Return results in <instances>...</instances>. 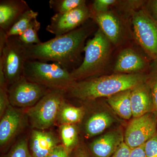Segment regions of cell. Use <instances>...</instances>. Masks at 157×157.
Returning <instances> with one entry per match:
<instances>
[{"instance_id": "cell-1", "label": "cell", "mask_w": 157, "mask_h": 157, "mask_svg": "<svg viewBox=\"0 0 157 157\" xmlns=\"http://www.w3.org/2000/svg\"><path fill=\"white\" fill-rule=\"evenodd\" d=\"M94 29L93 22L88 20L67 33L38 45H25L29 60L53 62L72 72L78 67L86 41Z\"/></svg>"}, {"instance_id": "cell-2", "label": "cell", "mask_w": 157, "mask_h": 157, "mask_svg": "<svg viewBox=\"0 0 157 157\" xmlns=\"http://www.w3.org/2000/svg\"><path fill=\"white\" fill-rule=\"evenodd\" d=\"M147 74L113 73L76 81L65 94L82 102L95 101L134 88L146 81Z\"/></svg>"}, {"instance_id": "cell-3", "label": "cell", "mask_w": 157, "mask_h": 157, "mask_svg": "<svg viewBox=\"0 0 157 157\" xmlns=\"http://www.w3.org/2000/svg\"><path fill=\"white\" fill-rule=\"evenodd\" d=\"M113 45L98 29L93 38L86 43L82 63L70 72L74 80L79 81L103 76L110 62Z\"/></svg>"}, {"instance_id": "cell-4", "label": "cell", "mask_w": 157, "mask_h": 157, "mask_svg": "<svg viewBox=\"0 0 157 157\" xmlns=\"http://www.w3.org/2000/svg\"><path fill=\"white\" fill-rule=\"evenodd\" d=\"M23 76L29 81L49 90L65 93L76 82L70 71L57 63H48L33 60H28L26 63Z\"/></svg>"}, {"instance_id": "cell-5", "label": "cell", "mask_w": 157, "mask_h": 157, "mask_svg": "<svg viewBox=\"0 0 157 157\" xmlns=\"http://www.w3.org/2000/svg\"><path fill=\"white\" fill-rule=\"evenodd\" d=\"M28 60L25 45L17 36L0 39V68L2 69L8 86L23 76Z\"/></svg>"}, {"instance_id": "cell-6", "label": "cell", "mask_w": 157, "mask_h": 157, "mask_svg": "<svg viewBox=\"0 0 157 157\" xmlns=\"http://www.w3.org/2000/svg\"><path fill=\"white\" fill-rule=\"evenodd\" d=\"M65 94L62 91L51 90L27 109V114L33 128L43 131L53 125L58 120Z\"/></svg>"}, {"instance_id": "cell-7", "label": "cell", "mask_w": 157, "mask_h": 157, "mask_svg": "<svg viewBox=\"0 0 157 157\" xmlns=\"http://www.w3.org/2000/svg\"><path fill=\"white\" fill-rule=\"evenodd\" d=\"M133 36L152 62H157V22L145 6L132 17Z\"/></svg>"}, {"instance_id": "cell-8", "label": "cell", "mask_w": 157, "mask_h": 157, "mask_svg": "<svg viewBox=\"0 0 157 157\" xmlns=\"http://www.w3.org/2000/svg\"><path fill=\"white\" fill-rule=\"evenodd\" d=\"M157 133V119L152 113L133 118L124 133V142L132 149L142 146Z\"/></svg>"}, {"instance_id": "cell-9", "label": "cell", "mask_w": 157, "mask_h": 157, "mask_svg": "<svg viewBox=\"0 0 157 157\" xmlns=\"http://www.w3.org/2000/svg\"><path fill=\"white\" fill-rule=\"evenodd\" d=\"M91 19L113 46L121 45L128 39L129 29L127 20L115 11L109 10L103 13L92 12Z\"/></svg>"}, {"instance_id": "cell-10", "label": "cell", "mask_w": 157, "mask_h": 157, "mask_svg": "<svg viewBox=\"0 0 157 157\" xmlns=\"http://www.w3.org/2000/svg\"><path fill=\"white\" fill-rule=\"evenodd\" d=\"M92 16L90 7L84 4L65 14L56 13L51 18L46 30L55 37L59 36L81 26L91 19Z\"/></svg>"}, {"instance_id": "cell-11", "label": "cell", "mask_w": 157, "mask_h": 157, "mask_svg": "<svg viewBox=\"0 0 157 157\" xmlns=\"http://www.w3.org/2000/svg\"><path fill=\"white\" fill-rule=\"evenodd\" d=\"M9 102L13 107H32L51 90L26 79L23 76L9 88Z\"/></svg>"}, {"instance_id": "cell-12", "label": "cell", "mask_w": 157, "mask_h": 157, "mask_svg": "<svg viewBox=\"0 0 157 157\" xmlns=\"http://www.w3.org/2000/svg\"><path fill=\"white\" fill-rule=\"evenodd\" d=\"M148 59L133 48H124L119 52L117 58L113 68L114 73H144L147 70L149 71L150 68L151 64Z\"/></svg>"}, {"instance_id": "cell-13", "label": "cell", "mask_w": 157, "mask_h": 157, "mask_svg": "<svg viewBox=\"0 0 157 157\" xmlns=\"http://www.w3.org/2000/svg\"><path fill=\"white\" fill-rule=\"evenodd\" d=\"M123 142L121 129H113L95 139L87 150L90 157H111Z\"/></svg>"}, {"instance_id": "cell-14", "label": "cell", "mask_w": 157, "mask_h": 157, "mask_svg": "<svg viewBox=\"0 0 157 157\" xmlns=\"http://www.w3.org/2000/svg\"><path fill=\"white\" fill-rule=\"evenodd\" d=\"M59 143L58 138L53 133L34 129L29 147L32 157H48Z\"/></svg>"}, {"instance_id": "cell-15", "label": "cell", "mask_w": 157, "mask_h": 157, "mask_svg": "<svg viewBox=\"0 0 157 157\" xmlns=\"http://www.w3.org/2000/svg\"><path fill=\"white\" fill-rule=\"evenodd\" d=\"M22 114L11 104L9 106L0 121V145L9 143L17 135L23 122Z\"/></svg>"}, {"instance_id": "cell-16", "label": "cell", "mask_w": 157, "mask_h": 157, "mask_svg": "<svg viewBox=\"0 0 157 157\" xmlns=\"http://www.w3.org/2000/svg\"><path fill=\"white\" fill-rule=\"evenodd\" d=\"M24 0H2L0 2V29L6 33L24 13L29 9Z\"/></svg>"}, {"instance_id": "cell-17", "label": "cell", "mask_w": 157, "mask_h": 157, "mask_svg": "<svg viewBox=\"0 0 157 157\" xmlns=\"http://www.w3.org/2000/svg\"><path fill=\"white\" fill-rule=\"evenodd\" d=\"M131 103L133 118L153 112L152 98L146 81L131 90Z\"/></svg>"}, {"instance_id": "cell-18", "label": "cell", "mask_w": 157, "mask_h": 157, "mask_svg": "<svg viewBox=\"0 0 157 157\" xmlns=\"http://www.w3.org/2000/svg\"><path fill=\"white\" fill-rule=\"evenodd\" d=\"M116 122L114 115L107 110H101L93 113L85 124V133L87 138L94 137L103 133Z\"/></svg>"}, {"instance_id": "cell-19", "label": "cell", "mask_w": 157, "mask_h": 157, "mask_svg": "<svg viewBox=\"0 0 157 157\" xmlns=\"http://www.w3.org/2000/svg\"><path fill=\"white\" fill-rule=\"evenodd\" d=\"M131 90L122 91L106 98L108 106L119 117L125 120L132 117Z\"/></svg>"}, {"instance_id": "cell-20", "label": "cell", "mask_w": 157, "mask_h": 157, "mask_svg": "<svg viewBox=\"0 0 157 157\" xmlns=\"http://www.w3.org/2000/svg\"><path fill=\"white\" fill-rule=\"evenodd\" d=\"M85 114V109L82 107H77L64 101L62 105L58 120L61 124H76L83 119Z\"/></svg>"}, {"instance_id": "cell-21", "label": "cell", "mask_w": 157, "mask_h": 157, "mask_svg": "<svg viewBox=\"0 0 157 157\" xmlns=\"http://www.w3.org/2000/svg\"><path fill=\"white\" fill-rule=\"evenodd\" d=\"M38 13L29 9L27 10L17 21L6 33V38L13 36H18L23 33L33 20L36 19Z\"/></svg>"}, {"instance_id": "cell-22", "label": "cell", "mask_w": 157, "mask_h": 157, "mask_svg": "<svg viewBox=\"0 0 157 157\" xmlns=\"http://www.w3.org/2000/svg\"><path fill=\"white\" fill-rule=\"evenodd\" d=\"M59 131L62 144L71 152L78 145L77 127L75 124H61Z\"/></svg>"}, {"instance_id": "cell-23", "label": "cell", "mask_w": 157, "mask_h": 157, "mask_svg": "<svg viewBox=\"0 0 157 157\" xmlns=\"http://www.w3.org/2000/svg\"><path fill=\"white\" fill-rule=\"evenodd\" d=\"M146 1L141 0H125L117 1L114 5L117 13L125 19L132 17L136 11L140 10L146 4Z\"/></svg>"}, {"instance_id": "cell-24", "label": "cell", "mask_w": 157, "mask_h": 157, "mask_svg": "<svg viewBox=\"0 0 157 157\" xmlns=\"http://www.w3.org/2000/svg\"><path fill=\"white\" fill-rule=\"evenodd\" d=\"M41 23L37 18L33 20L26 30L17 36L20 41L26 46L38 45L42 43L38 35Z\"/></svg>"}, {"instance_id": "cell-25", "label": "cell", "mask_w": 157, "mask_h": 157, "mask_svg": "<svg viewBox=\"0 0 157 157\" xmlns=\"http://www.w3.org/2000/svg\"><path fill=\"white\" fill-rule=\"evenodd\" d=\"M85 0H50L49 7L56 13L65 14L86 4Z\"/></svg>"}, {"instance_id": "cell-26", "label": "cell", "mask_w": 157, "mask_h": 157, "mask_svg": "<svg viewBox=\"0 0 157 157\" xmlns=\"http://www.w3.org/2000/svg\"><path fill=\"white\" fill-rule=\"evenodd\" d=\"M147 75L146 82L150 90L153 102L152 113L157 119V62H152Z\"/></svg>"}, {"instance_id": "cell-27", "label": "cell", "mask_w": 157, "mask_h": 157, "mask_svg": "<svg viewBox=\"0 0 157 157\" xmlns=\"http://www.w3.org/2000/svg\"><path fill=\"white\" fill-rule=\"evenodd\" d=\"M6 157H32L27 141L22 139L17 142Z\"/></svg>"}, {"instance_id": "cell-28", "label": "cell", "mask_w": 157, "mask_h": 157, "mask_svg": "<svg viewBox=\"0 0 157 157\" xmlns=\"http://www.w3.org/2000/svg\"><path fill=\"white\" fill-rule=\"evenodd\" d=\"M117 1V0H95L90 7L94 13H105L109 11L110 7L114 6Z\"/></svg>"}, {"instance_id": "cell-29", "label": "cell", "mask_w": 157, "mask_h": 157, "mask_svg": "<svg viewBox=\"0 0 157 157\" xmlns=\"http://www.w3.org/2000/svg\"><path fill=\"white\" fill-rule=\"evenodd\" d=\"M146 157H157V133L144 145Z\"/></svg>"}, {"instance_id": "cell-30", "label": "cell", "mask_w": 157, "mask_h": 157, "mask_svg": "<svg viewBox=\"0 0 157 157\" xmlns=\"http://www.w3.org/2000/svg\"><path fill=\"white\" fill-rule=\"evenodd\" d=\"M70 153L63 144H59L47 157H70Z\"/></svg>"}, {"instance_id": "cell-31", "label": "cell", "mask_w": 157, "mask_h": 157, "mask_svg": "<svg viewBox=\"0 0 157 157\" xmlns=\"http://www.w3.org/2000/svg\"><path fill=\"white\" fill-rule=\"evenodd\" d=\"M145 7L151 16L157 22V0L147 1Z\"/></svg>"}, {"instance_id": "cell-32", "label": "cell", "mask_w": 157, "mask_h": 157, "mask_svg": "<svg viewBox=\"0 0 157 157\" xmlns=\"http://www.w3.org/2000/svg\"><path fill=\"white\" fill-rule=\"evenodd\" d=\"M131 149L123 142L111 157H129Z\"/></svg>"}, {"instance_id": "cell-33", "label": "cell", "mask_w": 157, "mask_h": 157, "mask_svg": "<svg viewBox=\"0 0 157 157\" xmlns=\"http://www.w3.org/2000/svg\"><path fill=\"white\" fill-rule=\"evenodd\" d=\"M144 145L131 149L129 157H146Z\"/></svg>"}, {"instance_id": "cell-34", "label": "cell", "mask_w": 157, "mask_h": 157, "mask_svg": "<svg viewBox=\"0 0 157 157\" xmlns=\"http://www.w3.org/2000/svg\"><path fill=\"white\" fill-rule=\"evenodd\" d=\"M74 157H90L87 148L82 144H79L74 149Z\"/></svg>"}]
</instances>
